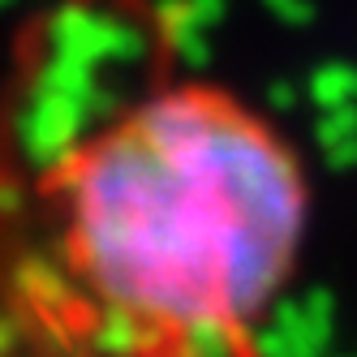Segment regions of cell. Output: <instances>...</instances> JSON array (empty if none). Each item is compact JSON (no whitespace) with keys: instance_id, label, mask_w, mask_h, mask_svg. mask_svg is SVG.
I'll return each instance as SVG.
<instances>
[{"instance_id":"1","label":"cell","mask_w":357,"mask_h":357,"mask_svg":"<svg viewBox=\"0 0 357 357\" xmlns=\"http://www.w3.org/2000/svg\"><path fill=\"white\" fill-rule=\"evenodd\" d=\"M336 327V301L327 289H310L305 297L280 301L271 323L254 331V357H323Z\"/></svg>"},{"instance_id":"4","label":"cell","mask_w":357,"mask_h":357,"mask_svg":"<svg viewBox=\"0 0 357 357\" xmlns=\"http://www.w3.org/2000/svg\"><path fill=\"white\" fill-rule=\"evenodd\" d=\"M176 357H241V323L233 319H198L176 331Z\"/></svg>"},{"instance_id":"2","label":"cell","mask_w":357,"mask_h":357,"mask_svg":"<svg viewBox=\"0 0 357 357\" xmlns=\"http://www.w3.org/2000/svg\"><path fill=\"white\" fill-rule=\"evenodd\" d=\"M13 297L35 314H69L82 301V275L47 250H22L9 271Z\"/></svg>"},{"instance_id":"3","label":"cell","mask_w":357,"mask_h":357,"mask_svg":"<svg viewBox=\"0 0 357 357\" xmlns=\"http://www.w3.org/2000/svg\"><path fill=\"white\" fill-rule=\"evenodd\" d=\"M86 340H91V349L99 357H138L151 344H160L164 331L151 327L138 314H130V310H112V305H104V314L86 327Z\"/></svg>"}]
</instances>
